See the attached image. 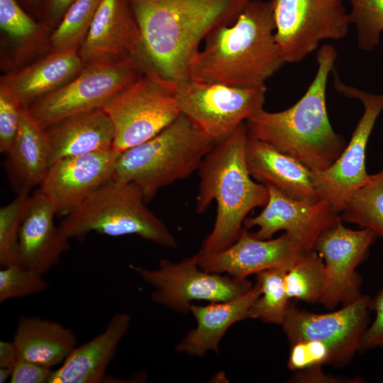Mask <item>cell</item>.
I'll return each instance as SVG.
<instances>
[{"label":"cell","instance_id":"34","mask_svg":"<svg viewBox=\"0 0 383 383\" xmlns=\"http://www.w3.org/2000/svg\"><path fill=\"white\" fill-rule=\"evenodd\" d=\"M0 27L10 38L25 41L35 36L40 26L17 0H0Z\"/></svg>","mask_w":383,"mask_h":383},{"label":"cell","instance_id":"1","mask_svg":"<svg viewBox=\"0 0 383 383\" xmlns=\"http://www.w3.org/2000/svg\"><path fill=\"white\" fill-rule=\"evenodd\" d=\"M249 0H130L150 71L174 83L189 79L200 44L235 22Z\"/></svg>","mask_w":383,"mask_h":383},{"label":"cell","instance_id":"4","mask_svg":"<svg viewBox=\"0 0 383 383\" xmlns=\"http://www.w3.org/2000/svg\"><path fill=\"white\" fill-rule=\"evenodd\" d=\"M248 131L245 122L228 138L215 143L199 168L196 211L204 213L213 201L217 210L213 229L199 252H220L238 238L247 215L264 207L269 198L267 187L255 182L245 160Z\"/></svg>","mask_w":383,"mask_h":383},{"label":"cell","instance_id":"3","mask_svg":"<svg viewBox=\"0 0 383 383\" xmlns=\"http://www.w3.org/2000/svg\"><path fill=\"white\" fill-rule=\"evenodd\" d=\"M336 57L333 45L322 46L316 55L314 78L296 104L277 112L262 109L245 121L250 136L296 159L313 173L328 168L346 146L333 130L326 109V85Z\"/></svg>","mask_w":383,"mask_h":383},{"label":"cell","instance_id":"25","mask_svg":"<svg viewBox=\"0 0 383 383\" xmlns=\"http://www.w3.org/2000/svg\"><path fill=\"white\" fill-rule=\"evenodd\" d=\"M46 128L50 166L67 157L113 150V127L103 109L68 117Z\"/></svg>","mask_w":383,"mask_h":383},{"label":"cell","instance_id":"27","mask_svg":"<svg viewBox=\"0 0 383 383\" xmlns=\"http://www.w3.org/2000/svg\"><path fill=\"white\" fill-rule=\"evenodd\" d=\"M343 222L357 224L383 238V168L369 174L339 213Z\"/></svg>","mask_w":383,"mask_h":383},{"label":"cell","instance_id":"35","mask_svg":"<svg viewBox=\"0 0 383 383\" xmlns=\"http://www.w3.org/2000/svg\"><path fill=\"white\" fill-rule=\"evenodd\" d=\"M22 108L13 92L0 84V152L4 155L17 135Z\"/></svg>","mask_w":383,"mask_h":383},{"label":"cell","instance_id":"5","mask_svg":"<svg viewBox=\"0 0 383 383\" xmlns=\"http://www.w3.org/2000/svg\"><path fill=\"white\" fill-rule=\"evenodd\" d=\"M214 143L181 114L148 140L121 152L112 179L135 184L145 202L199 170Z\"/></svg>","mask_w":383,"mask_h":383},{"label":"cell","instance_id":"9","mask_svg":"<svg viewBox=\"0 0 383 383\" xmlns=\"http://www.w3.org/2000/svg\"><path fill=\"white\" fill-rule=\"evenodd\" d=\"M265 93L266 87H234L191 78L176 85L181 114L214 144L264 109Z\"/></svg>","mask_w":383,"mask_h":383},{"label":"cell","instance_id":"13","mask_svg":"<svg viewBox=\"0 0 383 383\" xmlns=\"http://www.w3.org/2000/svg\"><path fill=\"white\" fill-rule=\"evenodd\" d=\"M371 299L361 294L340 309L326 313H315L289 304L282 324L283 331L291 345L304 340L324 343L331 351L330 365H345L360 350L370 325Z\"/></svg>","mask_w":383,"mask_h":383},{"label":"cell","instance_id":"28","mask_svg":"<svg viewBox=\"0 0 383 383\" xmlns=\"http://www.w3.org/2000/svg\"><path fill=\"white\" fill-rule=\"evenodd\" d=\"M326 279L321 256L311 249L301 253L287 271L284 284L289 299L310 304L320 303Z\"/></svg>","mask_w":383,"mask_h":383},{"label":"cell","instance_id":"21","mask_svg":"<svg viewBox=\"0 0 383 383\" xmlns=\"http://www.w3.org/2000/svg\"><path fill=\"white\" fill-rule=\"evenodd\" d=\"M245 160L250 176L257 182L298 200L316 202L320 199L311 170L296 159L248 134Z\"/></svg>","mask_w":383,"mask_h":383},{"label":"cell","instance_id":"10","mask_svg":"<svg viewBox=\"0 0 383 383\" xmlns=\"http://www.w3.org/2000/svg\"><path fill=\"white\" fill-rule=\"evenodd\" d=\"M274 37L285 63L302 61L322 40L344 38L351 24L344 0H271Z\"/></svg>","mask_w":383,"mask_h":383},{"label":"cell","instance_id":"6","mask_svg":"<svg viewBox=\"0 0 383 383\" xmlns=\"http://www.w3.org/2000/svg\"><path fill=\"white\" fill-rule=\"evenodd\" d=\"M145 203L135 184L111 179L65 216L59 227L69 239L82 238L91 232L113 237L135 235L160 246L176 248L173 234Z\"/></svg>","mask_w":383,"mask_h":383},{"label":"cell","instance_id":"8","mask_svg":"<svg viewBox=\"0 0 383 383\" xmlns=\"http://www.w3.org/2000/svg\"><path fill=\"white\" fill-rule=\"evenodd\" d=\"M145 72V65L133 59L87 64L70 82L26 108L48 128L68 117L102 109Z\"/></svg>","mask_w":383,"mask_h":383},{"label":"cell","instance_id":"14","mask_svg":"<svg viewBox=\"0 0 383 383\" xmlns=\"http://www.w3.org/2000/svg\"><path fill=\"white\" fill-rule=\"evenodd\" d=\"M378 238L370 228L345 227L340 217L319 235L313 249L325 264V285L320 303L326 309L347 305L361 295V278L356 268Z\"/></svg>","mask_w":383,"mask_h":383},{"label":"cell","instance_id":"18","mask_svg":"<svg viewBox=\"0 0 383 383\" xmlns=\"http://www.w3.org/2000/svg\"><path fill=\"white\" fill-rule=\"evenodd\" d=\"M269 198L262 211L254 217H247L246 229L257 227L253 233L260 239H270L284 231L298 240L307 250L313 249L315 242L326 228L340 216L326 201L309 202L289 197L271 186H267Z\"/></svg>","mask_w":383,"mask_h":383},{"label":"cell","instance_id":"20","mask_svg":"<svg viewBox=\"0 0 383 383\" xmlns=\"http://www.w3.org/2000/svg\"><path fill=\"white\" fill-rule=\"evenodd\" d=\"M131 321L128 313H115L102 332L77 345L53 370L48 383H101L111 380L106 370L129 330Z\"/></svg>","mask_w":383,"mask_h":383},{"label":"cell","instance_id":"22","mask_svg":"<svg viewBox=\"0 0 383 383\" xmlns=\"http://www.w3.org/2000/svg\"><path fill=\"white\" fill-rule=\"evenodd\" d=\"M260 293L256 282L248 292L235 299L205 306L192 304L190 312L196 326L177 344L176 350L199 357L209 350L218 353L223 336L233 324L248 318L249 309Z\"/></svg>","mask_w":383,"mask_h":383},{"label":"cell","instance_id":"36","mask_svg":"<svg viewBox=\"0 0 383 383\" xmlns=\"http://www.w3.org/2000/svg\"><path fill=\"white\" fill-rule=\"evenodd\" d=\"M331 351L324 343L316 340L299 341L292 345L287 366L299 371L331 362Z\"/></svg>","mask_w":383,"mask_h":383},{"label":"cell","instance_id":"12","mask_svg":"<svg viewBox=\"0 0 383 383\" xmlns=\"http://www.w3.org/2000/svg\"><path fill=\"white\" fill-rule=\"evenodd\" d=\"M335 89L345 96L358 99L364 111L340 157L326 170L313 172L320 199L340 213L353 193L367 179L366 148L376 121L383 111V94H374L344 83L333 70Z\"/></svg>","mask_w":383,"mask_h":383},{"label":"cell","instance_id":"23","mask_svg":"<svg viewBox=\"0 0 383 383\" xmlns=\"http://www.w3.org/2000/svg\"><path fill=\"white\" fill-rule=\"evenodd\" d=\"M8 179L17 193L40 186L50 167L47 128L23 107L16 138L5 155Z\"/></svg>","mask_w":383,"mask_h":383},{"label":"cell","instance_id":"31","mask_svg":"<svg viewBox=\"0 0 383 383\" xmlns=\"http://www.w3.org/2000/svg\"><path fill=\"white\" fill-rule=\"evenodd\" d=\"M31 195L17 193L16 196L0 209V264L1 267L20 264L19 237Z\"/></svg>","mask_w":383,"mask_h":383},{"label":"cell","instance_id":"19","mask_svg":"<svg viewBox=\"0 0 383 383\" xmlns=\"http://www.w3.org/2000/svg\"><path fill=\"white\" fill-rule=\"evenodd\" d=\"M56 212L38 189L30 196L19 237L20 264L45 274L70 248L69 238L54 222Z\"/></svg>","mask_w":383,"mask_h":383},{"label":"cell","instance_id":"41","mask_svg":"<svg viewBox=\"0 0 383 383\" xmlns=\"http://www.w3.org/2000/svg\"><path fill=\"white\" fill-rule=\"evenodd\" d=\"M18 360L16 346L11 341H0V367H11Z\"/></svg>","mask_w":383,"mask_h":383},{"label":"cell","instance_id":"43","mask_svg":"<svg viewBox=\"0 0 383 383\" xmlns=\"http://www.w3.org/2000/svg\"><path fill=\"white\" fill-rule=\"evenodd\" d=\"M25 2H26L27 4H38L39 1H40L41 0H23ZM44 1L45 0H43V3H44Z\"/></svg>","mask_w":383,"mask_h":383},{"label":"cell","instance_id":"2","mask_svg":"<svg viewBox=\"0 0 383 383\" xmlns=\"http://www.w3.org/2000/svg\"><path fill=\"white\" fill-rule=\"evenodd\" d=\"M272 1L249 0L234 23L213 29L193 58L189 78L263 87L285 64L274 37Z\"/></svg>","mask_w":383,"mask_h":383},{"label":"cell","instance_id":"15","mask_svg":"<svg viewBox=\"0 0 383 383\" xmlns=\"http://www.w3.org/2000/svg\"><path fill=\"white\" fill-rule=\"evenodd\" d=\"M120 154L111 150L60 159L50 166L38 189L57 215L67 216L112 179Z\"/></svg>","mask_w":383,"mask_h":383},{"label":"cell","instance_id":"38","mask_svg":"<svg viewBox=\"0 0 383 383\" xmlns=\"http://www.w3.org/2000/svg\"><path fill=\"white\" fill-rule=\"evenodd\" d=\"M52 367L32 361L18 359L13 367L11 383H48Z\"/></svg>","mask_w":383,"mask_h":383},{"label":"cell","instance_id":"39","mask_svg":"<svg viewBox=\"0 0 383 383\" xmlns=\"http://www.w3.org/2000/svg\"><path fill=\"white\" fill-rule=\"evenodd\" d=\"M321 366H316L308 369L299 370L297 374L294 375L291 380L293 382H328V383H339V382H350L346 380H352V379H343L340 377L328 375L324 373L321 369Z\"/></svg>","mask_w":383,"mask_h":383},{"label":"cell","instance_id":"24","mask_svg":"<svg viewBox=\"0 0 383 383\" xmlns=\"http://www.w3.org/2000/svg\"><path fill=\"white\" fill-rule=\"evenodd\" d=\"M79 46L52 51L42 60L1 77L23 107L59 89L84 67Z\"/></svg>","mask_w":383,"mask_h":383},{"label":"cell","instance_id":"26","mask_svg":"<svg viewBox=\"0 0 383 383\" xmlns=\"http://www.w3.org/2000/svg\"><path fill=\"white\" fill-rule=\"evenodd\" d=\"M12 340L18 359L52 368L61 365L77 346L70 328L37 316L20 317Z\"/></svg>","mask_w":383,"mask_h":383},{"label":"cell","instance_id":"16","mask_svg":"<svg viewBox=\"0 0 383 383\" xmlns=\"http://www.w3.org/2000/svg\"><path fill=\"white\" fill-rule=\"evenodd\" d=\"M80 54L84 65L133 59L150 71L130 0H101Z\"/></svg>","mask_w":383,"mask_h":383},{"label":"cell","instance_id":"17","mask_svg":"<svg viewBox=\"0 0 383 383\" xmlns=\"http://www.w3.org/2000/svg\"><path fill=\"white\" fill-rule=\"evenodd\" d=\"M306 250H309L287 232L265 240L243 228L237 240L227 248L209 254L199 251L195 256L204 271L245 279L270 268L289 267Z\"/></svg>","mask_w":383,"mask_h":383},{"label":"cell","instance_id":"11","mask_svg":"<svg viewBox=\"0 0 383 383\" xmlns=\"http://www.w3.org/2000/svg\"><path fill=\"white\" fill-rule=\"evenodd\" d=\"M129 267L154 288L153 302L182 313L190 312L194 301H225L245 294L253 287L247 278L203 270L195 255L179 262L161 259L155 270L135 265Z\"/></svg>","mask_w":383,"mask_h":383},{"label":"cell","instance_id":"40","mask_svg":"<svg viewBox=\"0 0 383 383\" xmlns=\"http://www.w3.org/2000/svg\"><path fill=\"white\" fill-rule=\"evenodd\" d=\"M77 0H45L42 13L49 23L60 22L67 9Z\"/></svg>","mask_w":383,"mask_h":383},{"label":"cell","instance_id":"37","mask_svg":"<svg viewBox=\"0 0 383 383\" xmlns=\"http://www.w3.org/2000/svg\"><path fill=\"white\" fill-rule=\"evenodd\" d=\"M371 308L375 318L365 332L360 351L383 348V288L371 299Z\"/></svg>","mask_w":383,"mask_h":383},{"label":"cell","instance_id":"32","mask_svg":"<svg viewBox=\"0 0 383 383\" xmlns=\"http://www.w3.org/2000/svg\"><path fill=\"white\" fill-rule=\"evenodd\" d=\"M351 24L356 31L357 43L365 51L374 50L383 33V0H348Z\"/></svg>","mask_w":383,"mask_h":383},{"label":"cell","instance_id":"29","mask_svg":"<svg viewBox=\"0 0 383 383\" xmlns=\"http://www.w3.org/2000/svg\"><path fill=\"white\" fill-rule=\"evenodd\" d=\"M289 267H272L255 274L261 293L250 306L248 318L267 323L282 324L289 306V298L284 284Z\"/></svg>","mask_w":383,"mask_h":383},{"label":"cell","instance_id":"33","mask_svg":"<svg viewBox=\"0 0 383 383\" xmlns=\"http://www.w3.org/2000/svg\"><path fill=\"white\" fill-rule=\"evenodd\" d=\"M43 274L21 264L0 270V302L40 294L48 288Z\"/></svg>","mask_w":383,"mask_h":383},{"label":"cell","instance_id":"42","mask_svg":"<svg viewBox=\"0 0 383 383\" xmlns=\"http://www.w3.org/2000/svg\"><path fill=\"white\" fill-rule=\"evenodd\" d=\"M11 367H0V383H4L10 380L12 374Z\"/></svg>","mask_w":383,"mask_h":383},{"label":"cell","instance_id":"7","mask_svg":"<svg viewBox=\"0 0 383 383\" xmlns=\"http://www.w3.org/2000/svg\"><path fill=\"white\" fill-rule=\"evenodd\" d=\"M176 85L145 72L103 107L113 127L114 150L122 152L148 140L181 115Z\"/></svg>","mask_w":383,"mask_h":383},{"label":"cell","instance_id":"30","mask_svg":"<svg viewBox=\"0 0 383 383\" xmlns=\"http://www.w3.org/2000/svg\"><path fill=\"white\" fill-rule=\"evenodd\" d=\"M101 0H77L65 12L50 36L52 51L79 46Z\"/></svg>","mask_w":383,"mask_h":383}]
</instances>
